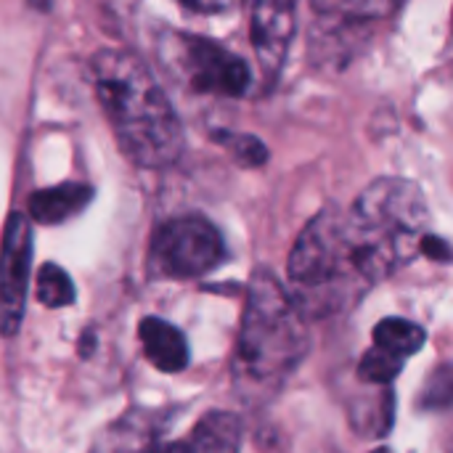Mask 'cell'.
<instances>
[{
    "instance_id": "1",
    "label": "cell",
    "mask_w": 453,
    "mask_h": 453,
    "mask_svg": "<svg viewBox=\"0 0 453 453\" xmlns=\"http://www.w3.org/2000/svg\"><path fill=\"white\" fill-rule=\"evenodd\" d=\"M93 88L119 149L141 167H167L183 154L180 119L146 64L119 48L90 58Z\"/></svg>"
},
{
    "instance_id": "2",
    "label": "cell",
    "mask_w": 453,
    "mask_h": 453,
    "mask_svg": "<svg viewBox=\"0 0 453 453\" xmlns=\"http://www.w3.org/2000/svg\"><path fill=\"white\" fill-rule=\"evenodd\" d=\"M427 226L430 212L417 183L380 178L366 186L342 212L345 247L361 287H374L409 265L422 252Z\"/></svg>"
},
{
    "instance_id": "3",
    "label": "cell",
    "mask_w": 453,
    "mask_h": 453,
    "mask_svg": "<svg viewBox=\"0 0 453 453\" xmlns=\"http://www.w3.org/2000/svg\"><path fill=\"white\" fill-rule=\"evenodd\" d=\"M311 350L305 313L271 271H255L236 342L234 377L257 398L273 395Z\"/></svg>"
},
{
    "instance_id": "4",
    "label": "cell",
    "mask_w": 453,
    "mask_h": 453,
    "mask_svg": "<svg viewBox=\"0 0 453 453\" xmlns=\"http://www.w3.org/2000/svg\"><path fill=\"white\" fill-rule=\"evenodd\" d=\"M289 279L300 295H313L311 305L321 313L342 311L348 297L364 292L348 257L340 210H321L303 228L289 255Z\"/></svg>"
},
{
    "instance_id": "5",
    "label": "cell",
    "mask_w": 453,
    "mask_h": 453,
    "mask_svg": "<svg viewBox=\"0 0 453 453\" xmlns=\"http://www.w3.org/2000/svg\"><path fill=\"white\" fill-rule=\"evenodd\" d=\"M226 257L220 231L199 218H173L157 228L149 250V268L162 279H199L215 271Z\"/></svg>"
},
{
    "instance_id": "6",
    "label": "cell",
    "mask_w": 453,
    "mask_h": 453,
    "mask_svg": "<svg viewBox=\"0 0 453 453\" xmlns=\"http://www.w3.org/2000/svg\"><path fill=\"white\" fill-rule=\"evenodd\" d=\"M32 265V226L24 212H11L0 242V334L13 337L21 329Z\"/></svg>"
},
{
    "instance_id": "7",
    "label": "cell",
    "mask_w": 453,
    "mask_h": 453,
    "mask_svg": "<svg viewBox=\"0 0 453 453\" xmlns=\"http://www.w3.org/2000/svg\"><path fill=\"white\" fill-rule=\"evenodd\" d=\"M180 64L194 90L212 96H242L250 88V66L215 40L180 35Z\"/></svg>"
},
{
    "instance_id": "8",
    "label": "cell",
    "mask_w": 453,
    "mask_h": 453,
    "mask_svg": "<svg viewBox=\"0 0 453 453\" xmlns=\"http://www.w3.org/2000/svg\"><path fill=\"white\" fill-rule=\"evenodd\" d=\"M295 5L284 3V0H263L255 3L252 8V45L257 53L260 66L265 69V74L273 80L289 53L292 37H295Z\"/></svg>"
},
{
    "instance_id": "9",
    "label": "cell",
    "mask_w": 453,
    "mask_h": 453,
    "mask_svg": "<svg viewBox=\"0 0 453 453\" xmlns=\"http://www.w3.org/2000/svg\"><path fill=\"white\" fill-rule=\"evenodd\" d=\"M138 337L146 358L165 374H178L188 366V342L183 332L165 319L149 316L138 326Z\"/></svg>"
},
{
    "instance_id": "10",
    "label": "cell",
    "mask_w": 453,
    "mask_h": 453,
    "mask_svg": "<svg viewBox=\"0 0 453 453\" xmlns=\"http://www.w3.org/2000/svg\"><path fill=\"white\" fill-rule=\"evenodd\" d=\"M93 199V188L85 183H61L53 188L35 191L27 202L29 218L40 226H58L80 215Z\"/></svg>"
},
{
    "instance_id": "11",
    "label": "cell",
    "mask_w": 453,
    "mask_h": 453,
    "mask_svg": "<svg viewBox=\"0 0 453 453\" xmlns=\"http://www.w3.org/2000/svg\"><path fill=\"white\" fill-rule=\"evenodd\" d=\"M191 453H239L242 449V422L228 411H210L194 427Z\"/></svg>"
},
{
    "instance_id": "12",
    "label": "cell",
    "mask_w": 453,
    "mask_h": 453,
    "mask_svg": "<svg viewBox=\"0 0 453 453\" xmlns=\"http://www.w3.org/2000/svg\"><path fill=\"white\" fill-rule=\"evenodd\" d=\"M425 340H427L425 329L406 319H382L374 326V348H380L395 358L419 353L425 348Z\"/></svg>"
},
{
    "instance_id": "13",
    "label": "cell",
    "mask_w": 453,
    "mask_h": 453,
    "mask_svg": "<svg viewBox=\"0 0 453 453\" xmlns=\"http://www.w3.org/2000/svg\"><path fill=\"white\" fill-rule=\"evenodd\" d=\"M37 300L45 308H66L74 303V284L69 279V273L56 265V263H45L37 273Z\"/></svg>"
},
{
    "instance_id": "14",
    "label": "cell",
    "mask_w": 453,
    "mask_h": 453,
    "mask_svg": "<svg viewBox=\"0 0 453 453\" xmlns=\"http://www.w3.org/2000/svg\"><path fill=\"white\" fill-rule=\"evenodd\" d=\"M403 372V358H395L380 348L369 350L358 364V380L369 385H390Z\"/></svg>"
},
{
    "instance_id": "15",
    "label": "cell",
    "mask_w": 453,
    "mask_h": 453,
    "mask_svg": "<svg viewBox=\"0 0 453 453\" xmlns=\"http://www.w3.org/2000/svg\"><path fill=\"white\" fill-rule=\"evenodd\" d=\"M419 403L425 411H446L453 409V364H443L438 366L425 388H422V395H419Z\"/></svg>"
},
{
    "instance_id": "16",
    "label": "cell",
    "mask_w": 453,
    "mask_h": 453,
    "mask_svg": "<svg viewBox=\"0 0 453 453\" xmlns=\"http://www.w3.org/2000/svg\"><path fill=\"white\" fill-rule=\"evenodd\" d=\"M242 165L247 167H257L268 159V149L263 141H257L255 135H242V133H220L215 135Z\"/></svg>"
},
{
    "instance_id": "17",
    "label": "cell",
    "mask_w": 453,
    "mask_h": 453,
    "mask_svg": "<svg viewBox=\"0 0 453 453\" xmlns=\"http://www.w3.org/2000/svg\"><path fill=\"white\" fill-rule=\"evenodd\" d=\"M422 252H425L430 260H438V263H449V260H453L451 247H449L443 239L433 236V234H427V236H425V242H422Z\"/></svg>"
},
{
    "instance_id": "18",
    "label": "cell",
    "mask_w": 453,
    "mask_h": 453,
    "mask_svg": "<svg viewBox=\"0 0 453 453\" xmlns=\"http://www.w3.org/2000/svg\"><path fill=\"white\" fill-rule=\"evenodd\" d=\"M146 453H191L188 443H159V446H151Z\"/></svg>"
},
{
    "instance_id": "19",
    "label": "cell",
    "mask_w": 453,
    "mask_h": 453,
    "mask_svg": "<svg viewBox=\"0 0 453 453\" xmlns=\"http://www.w3.org/2000/svg\"><path fill=\"white\" fill-rule=\"evenodd\" d=\"M191 11H202V13H212V11H226V3H183Z\"/></svg>"
},
{
    "instance_id": "20",
    "label": "cell",
    "mask_w": 453,
    "mask_h": 453,
    "mask_svg": "<svg viewBox=\"0 0 453 453\" xmlns=\"http://www.w3.org/2000/svg\"><path fill=\"white\" fill-rule=\"evenodd\" d=\"M374 453H388V451H385V449H380V451H374Z\"/></svg>"
}]
</instances>
